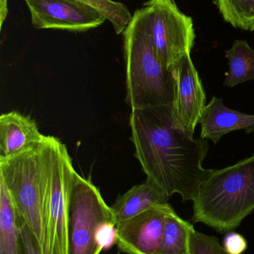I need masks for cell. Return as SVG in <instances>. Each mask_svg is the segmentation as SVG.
Here are the masks:
<instances>
[{"label":"cell","instance_id":"obj_22","mask_svg":"<svg viewBox=\"0 0 254 254\" xmlns=\"http://www.w3.org/2000/svg\"><path fill=\"white\" fill-rule=\"evenodd\" d=\"M8 9H7V0H0V28H2L3 24L7 18Z\"/></svg>","mask_w":254,"mask_h":254},{"label":"cell","instance_id":"obj_8","mask_svg":"<svg viewBox=\"0 0 254 254\" xmlns=\"http://www.w3.org/2000/svg\"><path fill=\"white\" fill-rule=\"evenodd\" d=\"M33 26L37 29L86 31L98 28L106 16L77 0H25Z\"/></svg>","mask_w":254,"mask_h":254},{"label":"cell","instance_id":"obj_9","mask_svg":"<svg viewBox=\"0 0 254 254\" xmlns=\"http://www.w3.org/2000/svg\"><path fill=\"white\" fill-rule=\"evenodd\" d=\"M174 210L169 203L154 206L116 225V245L126 254H158L167 216Z\"/></svg>","mask_w":254,"mask_h":254},{"label":"cell","instance_id":"obj_15","mask_svg":"<svg viewBox=\"0 0 254 254\" xmlns=\"http://www.w3.org/2000/svg\"><path fill=\"white\" fill-rule=\"evenodd\" d=\"M229 71L224 85L234 87L240 83L254 80V50L245 40L234 41L226 51Z\"/></svg>","mask_w":254,"mask_h":254},{"label":"cell","instance_id":"obj_17","mask_svg":"<svg viewBox=\"0 0 254 254\" xmlns=\"http://www.w3.org/2000/svg\"><path fill=\"white\" fill-rule=\"evenodd\" d=\"M224 19L234 28L254 31V0H215Z\"/></svg>","mask_w":254,"mask_h":254},{"label":"cell","instance_id":"obj_7","mask_svg":"<svg viewBox=\"0 0 254 254\" xmlns=\"http://www.w3.org/2000/svg\"><path fill=\"white\" fill-rule=\"evenodd\" d=\"M76 173L67 146L54 137L48 228L49 254H68L69 200Z\"/></svg>","mask_w":254,"mask_h":254},{"label":"cell","instance_id":"obj_4","mask_svg":"<svg viewBox=\"0 0 254 254\" xmlns=\"http://www.w3.org/2000/svg\"><path fill=\"white\" fill-rule=\"evenodd\" d=\"M126 102L131 110L172 104L174 78L154 47L143 8L136 10L123 32Z\"/></svg>","mask_w":254,"mask_h":254},{"label":"cell","instance_id":"obj_16","mask_svg":"<svg viewBox=\"0 0 254 254\" xmlns=\"http://www.w3.org/2000/svg\"><path fill=\"white\" fill-rule=\"evenodd\" d=\"M193 229L192 224L173 210L167 216L158 254H191L189 243Z\"/></svg>","mask_w":254,"mask_h":254},{"label":"cell","instance_id":"obj_13","mask_svg":"<svg viewBox=\"0 0 254 254\" xmlns=\"http://www.w3.org/2000/svg\"><path fill=\"white\" fill-rule=\"evenodd\" d=\"M169 197L150 179L135 185L119 195L110 206L113 219L117 225L154 206L169 203Z\"/></svg>","mask_w":254,"mask_h":254},{"label":"cell","instance_id":"obj_11","mask_svg":"<svg viewBox=\"0 0 254 254\" xmlns=\"http://www.w3.org/2000/svg\"><path fill=\"white\" fill-rule=\"evenodd\" d=\"M46 135L39 131L29 116L17 112L4 113L0 117V160L7 159L25 152L43 141Z\"/></svg>","mask_w":254,"mask_h":254},{"label":"cell","instance_id":"obj_18","mask_svg":"<svg viewBox=\"0 0 254 254\" xmlns=\"http://www.w3.org/2000/svg\"><path fill=\"white\" fill-rule=\"evenodd\" d=\"M95 7L103 13L113 25L116 34L124 32L133 15L123 3L113 0H77Z\"/></svg>","mask_w":254,"mask_h":254},{"label":"cell","instance_id":"obj_14","mask_svg":"<svg viewBox=\"0 0 254 254\" xmlns=\"http://www.w3.org/2000/svg\"><path fill=\"white\" fill-rule=\"evenodd\" d=\"M0 254H22L17 213L10 194L0 179Z\"/></svg>","mask_w":254,"mask_h":254},{"label":"cell","instance_id":"obj_20","mask_svg":"<svg viewBox=\"0 0 254 254\" xmlns=\"http://www.w3.org/2000/svg\"><path fill=\"white\" fill-rule=\"evenodd\" d=\"M18 216V215H17ZM19 231H20V246L22 254H41L38 245L33 237L29 229L25 223L19 219Z\"/></svg>","mask_w":254,"mask_h":254},{"label":"cell","instance_id":"obj_6","mask_svg":"<svg viewBox=\"0 0 254 254\" xmlns=\"http://www.w3.org/2000/svg\"><path fill=\"white\" fill-rule=\"evenodd\" d=\"M145 5L146 25L154 47L163 64L171 71L193 47V21L179 10L174 0L149 1Z\"/></svg>","mask_w":254,"mask_h":254},{"label":"cell","instance_id":"obj_23","mask_svg":"<svg viewBox=\"0 0 254 254\" xmlns=\"http://www.w3.org/2000/svg\"><path fill=\"white\" fill-rule=\"evenodd\" d=\"M150 1H153V2H160V1H165L167 0H149Z\"/></svg>","mask_w":254,"mask_h":254},{"label":"cell","instance_id":"obj_2","mask_svg":"<svg viewBox=\"0 0 254 254\" xmlns=\"http://www.w3.org/2000/svg\"><path fill=\"white\" fill-rule=\"evenodd\" d=\"M53 136L25 152L0 160V179L10 194L19 219L29 229L41 254H49V201Z\"/></svg>","mask_w":254,"mask_h":254},{"label":"cell","instance_id":"obj_10","mask_svg":"<svg viewBox=\"0 0 254 254\" xmlns=\"http://www.w3.org/2000/svg\"><path fill=\"white\" fill-rule=\"evenodd\" d=\"M174 78L172 113L180 127L194 136L206 105V94L190 54L185 55L171 70Z\"/></svg>","mask_w":254,"mask_h":254},{"label":"cell","instance_id":"obj_12","mask_svg":"<svg viewBox=\"0 0 254 254\" xmlns=\"http://www.w3.org/2000/svg\"><path fill=\"white\" fill-rule=\"evenodd\" d=\"M201 137L217 143L231 131L243 129L248 134L254 131V115L245 114L228 108L222 99L213 97L206 105L201 118Z\"/></svg>","mask_w":254,"mask_h":254},{"label":"cell","instance_id":"obj_3","mask_svg":"<svg viewBox=\"0 0 254 254\" xmlns=\"http://www.w3.org/2000/svg\"><path fill=\"white\" fill-rule=\"evenodd\" d=\"M254 211V154L234 165L212 170L193 200L192 221L228 232Z\"/></svg>","mask_w":254,"mask_h":254},{"label":"cell","instance_id":"obj_19","mask_svg":"<svg viewBox=\"0 0 254 254\" xmlns=\"http://www.w3.org/2000/svg\"><path fill=\"white\" fill-rule=\"evenodd\" d=\"M189 244L191 254H228L216 237L198 232L195 228L191 231Z\"/></svg>","mask_w":254,"mask_h":254},{"label":"cell","instance_id":"obj_5","mask_svg":"<svg viewBox=\"0 0 254 254\" xmlns=\"http://www.w3.org/2000/svg\"><path fill=\"white\" fill-rule=\"evenodd\" d=\"M68 254H99L116 244V225L99 190L76 173L69 200Z\"/></svg>","mask_w":254,"mask_h":254},{"label":"cell","instance_id":"obj_24","mask_svg":"<svg viewBox=\"0 0 254 254\" xmlns=\"http://www.w3.org/2000/svg\"><path fill=\"white\" fill-rule=\"evenodd\" d=\"M116 254H121L120 252H118V253Z\"/></svg>","mask_w":254,"mask_h":254},{"label":"cell","instance_id":"obj_1","mask_svg":"<svg viewBox=\"0 0 254 254\" xmlns=\"http://www.w3.org/2000/svg\"><path fill=\"white\" fill-rule=\"evenodd\" d=\"M129 125L135 156L147 179L169 197L193 201L213 170L203 167L207 140L195 139L174 119L172 104L131 110Z\"/></svg>","mask_w":254,"mask_h":254},{"label":"cell","instance_id":"obj_21","mask_svg":"<svg viewBox=\"0 0 254 254\" xmlns=\"http://www.w3.org/2000/svg\"><path fill=\"white\" fill-rule=\"evenodd\" d=\"M223 247L228 254H242L247 249L248 243L243 236L231 232L225 236Z\"/></svg>","mask_w":254,"mask_h":254}]
</instances>
